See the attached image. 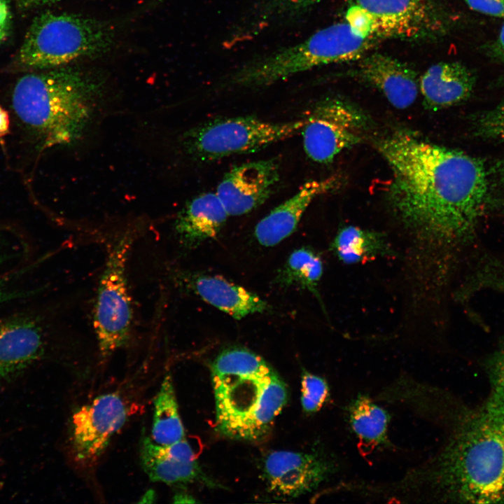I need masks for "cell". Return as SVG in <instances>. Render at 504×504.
<instances>
[{"label":"cell","mask_w":504,"mask_h":504,"mask_svg":"<svg viewBox=\"0 0 504 504\" xmlns=\"http://www.w3.org/2000/svg\"><path fill=\"white\" fill-rule=\"evenodd\" d=\"M491 55L504 63V24L490 48Z\"/></svg>","instance_id":"obj_32"},{"label":"cell","mask_w":504,"mask_h":504,"mask_svg":"<svg viewBox=\"0 0 504 504\" xmlns=\"http://www.w3.org/2000/svg\"><path fill=\"white\" fill-rule=\"evenodd\" d=\"M211 372L217 430L235 440L262 439L288 398L276 370L257 354L231 346L216 358Z\"/></svg>","instance_id":"obj_3"},{"label":"cell","mask_w":504,"mask_h":504,"mask_svg":"<svg viewBox=\"0 0 504 504\" xmlns=\"http://www.w3.org/2000/svg\"><path fill=\"white\" fill-rule=\"evenodd\" d=\"M335 470V463L318 453L274 451L262 464L269 491L286 498L312 492Z\"/></svg>","instance_id":"obj_12"},{"label":"cell","mask_w":504,"mask_h":504,"mask_svg":"<svg viewBox=\"0 0 504 504\" xmlns=\"http://www.w3.org/2000/svg\"><path fill=\"white\" fill-rule=\"evenodd\" d=\"M473 10L504 18V0H464Z\"/></svg>","instance_id":"obj_30"},{"label":"cell","mask_w":504,"mask_h":504,"mask_svg":"<svg viewBox=\"0 0 504 504\" xmlns=\"http://www.w3.org/2000/svg\"><path fill=\"white\" fill-rule=\"evenodd\" d=\"M374 146L391 171L387 201L405 225L448 248L473 241L495 203L491 166L405 129Z\"/></svg>","instance_id":"obj_1"},{"label":"cell","mask_w":504,"mask_h":504,"mask_svg":"<svg viewBox=\"0 0 504 504\" xmlns=\"http://www.w3.org/2000/svg\"><path fill=\"white\" fill-rule=\"evenodd\" d=\"M362 108L338 97L318 102L305 118L303 148L312 161L327 164L346 149L359 144L370 130Z\"/></svg>","instance_id":"obj_9"},{"label":"cell","mask_w":504,"mask_h":504,"mask_svg":"<svg viewBox=\"0 0 504 504\" xmlns=\"http://www.w3.org/2000/svg\"><path fill=\"white\" fill-rule=\"evenodd\" d=\"M331 248L337 257L346 264L363 262L391 253L384 235L354 225L341 228Z\"/></svg>","instance_id":"obj_22"},{"label":"cell","mask_w":504,"mask_h":504,"mask_svg":"<svg viewBox=\"0 0 504 504\" xmlns=\"http://www.w3.org/2000/svg\"><path fill=\"white\" fill-rule=\"evenodd\" d=\"M305 118L271 122L253 116L216 118L186 132V151L202 161L253 153L286 139L302 130Z\"/></svg>","instance_id":"obj_8"},{"label":"cell","mask_w":504,"mask_h":504,"mask_svg":"<svg viewBox=\"0 0 504 504\" xmlns=\"http://www.w3.org/2000/svg\"><path fill=\"white\" fill-rule=\"evenodd\" d=\"M174 279L178 285L237 320L270 309L267 302L254 293L219 276L183 272L176 273Z\"/></svg>","instance_id":"obj_16"},{"label":"cell","mask_w":504,"mask_h":504,"mask_svg":"<svg viewBox=\"0 0 504 504\" xmlns=\"http://www.w3.org/2000/svg\"><path fill=\"white\" fill-rule=\"evenodd\" d=\"M144 470L153 482L169 485L202 480L209 483L196 461H186L163 454L151 438H144L141 447Z\"/></svg>","instance_id":"obj_21"},{"label":"cell","mask_w":504,"mask_h":504,"mask_svg":"<svg viewBox=\"0 0 504 504\" xmlns=\"http://www.w3.org/2000/svg\"><path fill=\"white\" fill-rule=\"evenodd\" d=\"M279 179V165L274 159L243 163L224 175L216 193L228 216H241L264 204Z\"/></svg>","instance_id":"obj_13"},{"label":"cell","mask_w":504,"mask_h":504,"mask_svg":"<svg viewBox=\"0 0 504 504\" xmlns=\"http://www.w3.org/2000/svg\"><path fill=\"white\" fill-rule=\"evenodd\" d=\"M340 178L332 175L306 182L289 199L273 209L255 225L254 237L264 246H274L289 237L312 202L317 197L335 190Z\"/></svg>","instance_id":"obj_15"},{"label":"cell","mask_w":504,"mask_h":504,"mask_svg":"<svg viewBox=\"0 0 504 504\" xmlns=\"http://www.w3.org/2000/svg\"><path fill=\"white\" fill-rule=\"evenodd\" d=\"M9 127L8 113L0 106V137L9 133Z\"/></svg>","instance_id":"obj_35"},{"label":"cell","mask_w":504,"mask_h":504,"mask_svg":"<svg viewBox=\"0 0 504 504\" xmlns=\"http://www.w3.org/2000/svg\"><path fill=\"white\" fill-rule=\"evenodd\" d=\"M5 258V255L1 252V248L0 246V264L4 261ZM4 279L0 277V302L11 300L14 298H18V296H21L22 294L17 293H7L4 290V286L2 284V281Z\"/></svg>","instance_id":"obj_36"},{"label":"cell","mask_w":504,"mask_h":504,"mask_svg":"<svg viewBox=\"0 0 504 504\" xmlns=\"http://www.w3.org/2000/svg\"><path fill=\"white\" fill-rule=\"evenodd\" d=\"M132 407L118 392L99 395L74 412L71 421V447L82 467L94 465L111 438L126 423Z\"/></svg>","instance_id":"obj_10"},{"label":"cell","mask_w":504,"mask_h":504,"mask_svg":"<svg viewBox=\"0 0 504 504\" xmlns=\"http://www.w3.org/2000/svg\"><path fill=\"white\" fill-rule=\"evenodd\" d=\"M11 19L8 0H0V45L6 40L9 33Z\"/></svg>","instance_id":"obj_31"},{"label":"cell","mask_w":504,"mask_h":504,"mask_svg":"<svg viewBox=\"0 0 504 504\" xmlns=\"http://www.w3.org/2000/svg\"><path fill=\"white\" fill-rule=\"evenodd\" d=\"M100 82L71 68L28 74L15 85L12 106L43 147L70 145L83 134L101 95Z\"/></svg>","instance_id":"obj_4"},{"label":"cell","mask_w":504,"mask_h":504,"mask_svg":"<svg viewBox=\"0 0 504 504\" xmlns=\"http://www.w3.org/2000/svg\"><path fill=\"white\" fill-rule=\"evenodd\" d=\"M114 33L94 18L73 13L47 12L31 24L19 51L24 67L46 70L62 67L110 49Z\"/></svg>","instance_id":"obj_6"},{"label":"cell","mask_w":504,"mask_h":504,"mask_svg":"<svg viewBox=\"0 0 504 504\" xmlns=\"http://www.w3.org/2000/svg\"><path fill=\"white\" fill-rule=\"evenodd\" d=\"M173 498L174 503H192L196 502L192 496L184 492L176 493Z\"/></svg>","instance_id":"obj_37"},{"label":"cell","mask_w":504,"mask_h":504,"mask_svg":"<svg viewBox=\"0 0 504 504\" xmlns=\"http://www.w3.org/2000/svg\"><path fill=\"white\" fill-rule=\"evenodd\" d=\"M346 416L349 425L358 439V447L363 451L390 444L388 427L391 416L369 396L358 394L353 398L347 405Z\"/></svg>","instance_id":"obj_20"},{"label":"cell","mask_w":504,"mask_h":504,"mask_svg":"<svg viewBox=\"0 0 504 504\" xmlns=\"http://www.w3.org/2000/svg\"><path fill=\"white\" fill-rule=\"evenodd\" d=\"M136 237V230L128 228L108 247L93 313V327L102 359L124 346L130 337L133 307L126 269Z\"/></svg>","instance_id":"obj_7"},{"label":"cell","mask_w":504,"mask_h":504,"mask_svg":"<svg viewBox=\"0 0 504 504\" xmlns=\"http://www.w3.org/2000/svg\"><path fill=\"white\" fill-rule=\"evenodd\" d=\"M474 74L459 62H440L421 76L419 89L426 108L438 111L454 106L471 95Z\"/></svg>","instance_id":"obj_19"},{"label":"cell","mask_w":504,"mask_h":504,"mask_svg":"<svg viewBox=\"0 0 504 504\" xmlns=\"http://www.w3.org/2000/svg\"><path fill=\"white\" fill-rule=\"evenodd\" d=\"M45 340L40 323L18 316L0 321V384L16 378L38 360Z\"/></svg>","instance_id":"obj_14"},{"label":"cell","mask_w":504,"mask_h":504,"mask_svg":"<svg viewBox=\"0 0 504 504\" xmlns=\"http://www.w3.org/2000/svg\"><path fill=\"white\" fill-rule=\"evenodd\" d=\"M438 452L398 481L380 484L402 501L504 503V417L484 410L458 419Z\"/></svg>","instance_id":"obj_2"},{"label":"cell","mask_w":504,"mask_h":504,"mask_svg":"<svg viewBox=\"0 0 504 504\" xmlns=\"http://www.w3.org/2000/svg\"><path fill=\"white\" fill-rule=\"evenodd\" d=\"M373 20V36L421 39L444 29V19L433 0H355Z\"/></svg>","instance_id":"obj_11"},{"label":"cell","mask_w":504,"mask_h":504,"mask_svg":"<svg viewBox=\"0 0 504 504\" xmlns=\"http://www.w3.org/2000/svg\"><path fill=\"white\" fill-rule=\"evenodd\" d=\"M345 18L346 22L355 34L363 38L373 36V20L364 8L357 4L351 6Z\"/></svg>","instance_id":"obj_29"},{"label":"cell","mask_w":504,"mask_h":504,"mask_svg":"<svg viewBox=\"0 0 504 504\" xmlns=\"http://www.w3.org/2000/svg\"><path fill=\"white\" fill-rule=\"evenodd\" d=\"M153 403L152 440L160 445H168L184 439L185 430L169 373L164 377Z\"/></svg>","instance_id":"obj_23"},{"label":"cell","mask_w":504,"mask_h":504,"mask_svg":"<svg viewBox=\"0 0 504 504\" xmlns=\"http://www.w3.org/2000/svg\"><path fill=\"white\" fill-rule=\"evenodd\" d=\"M301 386V404L307 413L318 411L329 398V386L321 377L304 371Z\"/></svg>","instance_id":"obj_27"},{"label":"cell","mask_w":504,"mask_h":504,"mask_svg":"<svg viewBox=\"0 0 504 504\" xmlns=\"http://www.w3.org/2000/svg\"><path fill=\"white\" fill-rule=\"evenodd\" d=\"M470 130L476 138L504 142V102L472 116Z\"/></svg>","instance_id":"obj_26"},{"label":"cell","mask_w":504,"mask_h":504,"mask_svg":"<svg viewBox=\"0 0 504 504\" xmlns=\"http://www.w3.org/2000/svg\"><path fill=\"white\" fill-rule=\"evenodd\" d=\"M357 74L378 90L398 109H405L416 101L419 82L416 72L407 64L382 53L363 57Z\"/></svg>","instance_id":"obj_17"},{"label":"cell","mask_w":504,"mask_h":504,"mask_svg":"<svg viewBox=\"0 0 504 504\" xmlns=\"http://www.w3.org/2000/svg\"><path fill=\"white\" fill-rule=\"evenodd\" d=\"M374 38L355 34L346 22L334 24L298 44L247 64L232 77V83L265 87L315 67L360 59L374 45Z\"/></svg>","instance_id":"obj_5"},{"label":"cell","mask_w":504,"mask_h":504,"mask_svg":"<svg viewBox=\"0 0 504 504\" xmlns=\"http://www.w3.org/2000/svg\"><path fill=\"white\" fill-rule=\"evenodd\" d=\"M493 391L485 410L504 417V344L493 358Z\"/></svg>","instance_id":"obj_28"},{"label":"cell","mask_w":504,"mask_h":504,"mask_svg":"<svg viewBox=\"0 0 504 504\" xmlns=\"http://www.w3.org/2000/svg\"><path fill=\"white\" fill-rule=\"evenodd\" d=\"M61 0H15L18 6L21 9H31L51 4Z\"/></svg>","instance_id":"obj_33"},{"label":"cell","mask_w":504,"mask_h":504,"mask_svg":"<svg viewBox=\"0 0 504 504\" xmlns=\"http://www.w3.org/2000/svg\"><path fill=\"white\" fill-rule=\"evenodd\" d=\"M155 499V493L153 490L147 491L145 494L141 497V500L139 503H153Z\"/></svg>","instance_id":"obj_38"},{"label":"cell","mask_w":504,"mask_h":504,"mask_svg":"<svg viewBox=\"0 0 504 504\" xmlns=\"http://www.w3.org/2000/svg\"><path fill=\"white\" fill-rule=\"evenodd\" d=\"M323 271L320 256L312 248L301 247L293 251L279 271L276 282L288 287L297 286L310 291L323 307L318 285Z\"/></svg>","instance_id":"obj_24"},{"label":"cell","mask_w":504,"mask_h":504,"mask_svg":"<svg viewBox=\"0 0 504 504\" xmlns=\"http://www.w3.org/2000/svg\"><path fill=\"white\" fill-rule=\"evenodd\" d=\"M484 290L504 293V260L485 255L476 262L463 292L468 296Z\"/></svg>","instance_id":"obj_25"},{"label":"cell","mask_w":504,"mask_h":504,"mask_svg":"<svg viewBox=\"0 0 504 504\" xmlns=\"http://www.w3.org/2000/svg\"><path fill=\"white\" fill-rule=\"evenodd\" d=\"M281 4L285 7L299 10L304 8L309 5L314 4L317 0H277Z\"/></svg>","instance_id":"obj_34"},{"label":"cell","mask_w":504,"mask_h":504,"mask_svg":"<svg viewBox=\"0 0 504 504\" xmlns=\"http://www.w3.org/2000/svg\"><path fill=\"white\" fill-rule=\"evenodd\" d=\"M228 214L216 192H204L188 202L178 214L174 229L179 243L192 248L215 238Z\"/></svg>","instance_id":"obj_18"}]
</instances>
